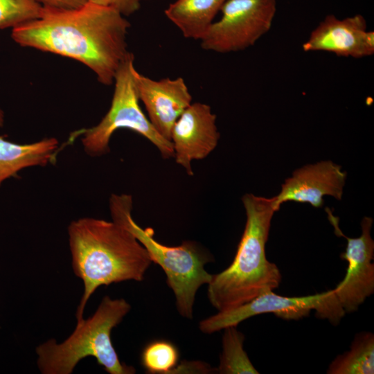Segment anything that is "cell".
<instances>
[{"label": "cell", "instance_id": "ba28073f", "mask_svg": "<svg viewBox=\"0 0 374 374\" xmlns=\"http://www.w3.org/2000/svg\"><path fill=\"white\" fill-rule=\"evenodd\" d=\"M214 21L201 38L206 51L229 53L243 51L271 28L276 12V0H226Z\"/></svg>", "mask_w": 374, "mask_h": 374}, {"label": "cell", "instance_id": "ac0fdd59", "mask_svg": "<svg viewBox=\"0 0 374 374\" xmlns=\"http://www.w3.org/2000/svg\"><path fill=\"white\" fill-rule=\"evenodd\" d=\"M177 346L170 341L159 339L147 344L141 353V362L145 371L152 374H171L179 362Z\"/></svg>", "mask_w": 374, "mask_h": 374}, {"label": "cell", "instance_id": "cb8c5ba5", "mask_svg": "<svg viewBox=\"0 0 374 374\" xmlns=\"http://www.w3.org/2000/svg\"><path fill=\"white\" fill-rule=\"evenodd\" d=\"M141 1H142V0H141Z\"/></svg>", "mask_w": 374, "mask_h": 374}, {"label": "cell", "instance_id": "9a60e30c", "mask_svg": "<svg viewBox=\"0 0 374 374\" xmlns=\"http://www.w3.org/2000/svg\"><path fill=\"white\" fill-rule=\"evenodd\" d=\"M226 1L176 0L164 12L184 37L200 40Z\"/></svg>", "mask_w": 374, "mask_h": 374}, {"label": "cell", "instance_id": "d6986e66", "mask_svg": "<svg viewBox=\"0 0 374 374\" xmlns=\"http://www.w3.org/2000/svg\"><path fill=\"white\" fill-rule=\"evenodd\" d=\"M42 8L37 0H0V29L14 28L36 19Z\"/></svg>", "mask_w": 374, "mask_h": 374}, {"label": "cell", "instance_id": "603a6c76", "mask_svg": "<svg viewBox=\"0 0 374 374\" xmlns=\"http://www.w3.org/2000/svg\"><path fill=\"white\" fill-rule=\"evenodd\" d=\"M4 123V114L2 109L0 108V127H2Z\"/></svg>", "mask_w": 374, "mask_h": 374}, {"label": "cell", "instance_id": "44dd1931", "mask_svg": "<svg viewBox=\"0 0 374 374\" xmlns=\"http://www.w3.org/2000/svg\"><path fill=\"white\" fill-rule=\"evenodd\" d=\"M213 368L208 364L201 361H183L172 371V373H214ZM171 373V374H172Z\"/></svg>", "mask_w": 374, "mask_h": 374}, {"label": "cell", "instance_id": "7402d4cb", "mask_svg": "<svg viewBox=\"0 0 374 374\" xmlns=\"http://www.w3.org/2000/svg\"><path fill=\"white\" fill-rule=\"evenodd\" d=\"M45 7L71 9L77 8L87 2V0H37Z\"/></svg>", "mask_w": 374, "mask_h": 374}, {"label": "cell", "instance_id": "4fadbf2b", "mask_svg": "<svg viewBox=\"0 0 374 374\" xmlns=\"http://www.w3.org/2000/svg\"><path fill=\"white\" fill-rule=\"evenodd\" d=\"M346 172L330 160L304 166L285 179L279 193L274 197V208L278 211L286 202L308 203L315 208L323 205V197L340 200L344 193Z\"/></svg>", "mask_w": 374, "mask_h": 374}, {"label": "cell", "instance_id": "8fae6325", "mask_svg": "<svg viewBox=\"0 0 374 374\" xmlns=\"http://www.w3.org/2000/svg\"><path fill=\"white\" fill-rule=\"evenodd\" d=\"M305 52L326 51L337 56L359 59L374 53V32L367 30L361 14L343 19L326 15L303 44Z\"/></svg>", "mask_w": 374, "mask_h": 374}, {"label": "cell", "instance_id": "52a82bcc", "mask_svg": "<svg viewBox=\"0 0 374 374\" xmlns=\"http://www.w3.org/2000/svg\"><path fill=\"white\" fill-rule=\"evenodd\" d=\"M312 310L334 325L338 324L345 314L333 289L303 296H283L271 290L242 305L217 312L202 320L199 328L204 334H212L229 326H237L244 320L262 314L273 313L285 320H299L308 316Z\"/></svg>", "mask_w": 374, "mask_h": 374}, {"label": "cell", "instance_id": "2e32d148", "mask_svg": "<svg viewBox=\"0 0 374 374\" xmlns=\"http://www.w3.org/2000/svg\"><path fill=\"white\" fill-rule=\"evenodd\" d=\"M328 374H373L374 373V335L371 332L357 333L350 350L335 358Z\"/></svg>", "mask_w": 374, "mask_h": 374}, {"label": "cell", "instance_id": "7a4b0ae2", "mask_svg": "<svg viewBox=\"0 0 374 374\" xmlns=\"http://www.w3.org/2000/svg\"><path fill=\"white\" fill-rule=\"evenodd\" d=\"M68 235L73 270L84 284L77 321L84 319V308L96 289L127 280L142 281L152 263L133 234L113 220L82 217L70 223Z\"/></svg>", "mask_w": 374, "mask_h": 374}, {"label": "cell", "instance_id": "277c9868", "mask_svg": "<svg viewBox=\"0 0 374 374\" xmlns=\"http://www.w3.org/2000/svg\"><path fill=\"white\" fill-rule=\"evenodd\" d=\"M130 309L123 299L104 296L94 314L77 321L74 331L63 342L50 339L36 348L40 372L71 374L80 360L90 356L109 374L135 373L133 366L121 362L111 340L112 330Z\"/></svg>", "mask_w": 374, "mask_h": 374}, {"label": "cell", "instance_id": "5b68a950", "mask_svg": "<svg viewBox=\"0 0 374 374\" xmlns=\"http://www.w3.org/2000/svg\"><path fill=\"white\" fill-rule=\"evenodd\" d=\"M109 206L112 220L132 233L145 248L152 262L163 270L179 314L193 319L197 292L212 278L213 275L205 269L206 264L212 260L211 255L193 241H184L178 246H167L158 242L152 228L143 229L134 220L130 195L112 194Z\"/></svg>", "mask_w": 374, "mask_h": 374}, {"label": "cell", "instance_id": "30bf717a", "mask_svg": "<svg viewBox=\"0 0 374 374\" xmlns=\"http://www.w3.org/2000/svg\"><path fill=\"white\" fill-rule=\"evenodd\" d=\"M217 117L210 105L192 103L173 125L170 140L175 162L189 176H193V161L207 157L217 147L220 137Z\"/></svg>", "mask_w": 374, "mask_h": 374}, {"label": "cell", "instance_id": "8992f818", "mask_svg": "<svg viewBox=\"0 0 374 374\" xmlns=\"http://www.w3.org/2000/svg\"><path fill=\"white\" fill-rule=\"evenodd\" d=\"M134 56L130 53L118 70L111 106L96 125L83 132L82 144L85 152L93 157L109 152L112 134L118 129L130 130L148 139L163 158L173 157L171 141L163 137L143 112L134 80Z\"/></svg>", "mask_w": 374, "mask_h": 374}, {"label": "cell", "instance_id": "5bb4252c", "mask_svg": "<svg viewBox=\"0 0 374 374\" xmlns=\"http://www.w3.org/2000/svg\"><path fill=\"white\" fill-rule=\"evenodd\" d=\"M57 148L58 141L53 137L32 143L19 144L0 136V186L24 168L46 165Z\"/></svg>", "mask_w": 374, "mask_h": 374}, {"label": "cell", "instance_id": "6da1fadb", "mask_svg": "<svg viewBox=\"0 0 374 374\" xmlns=\"http://www.w3.org/2000/svg\"><path fill=\"white\" fill-rule=\"evenodd\" d=\"M130 27L117 10L87 1L71 9L43 6L39 18L12 28L11 37L21 46L75 60L109 86L130 53Z\"/></svg>", "mask_w": 374, "mask_h": 374}, {"label": "cell", "instance_id": "3957f363", "mask_svg": "<svg viewBox=\"0 0 374 374\" xmlns=\"http://www.w3.org/2000/svg\"><path fill=\"white\" fill-rule=\"evenodd\" d=\"M274 197L247 193L242 197L246 224L235 257L222 271L212 276L207 296L222 312L242 305L258 295L278 288L282 275L266 257L265 246L276 211Z\"/></svg>", "mask_w": 374, "mask_h": 374}, {"label": "cell", "instance_id": "e0dca14e", "mask_svg": "<svg viewBox=\"0 0 374 374\" xmlns=\"http://www.w3.org/2000/svg\"><path fill=\"white\" fill-rule=\"evenodd\" d=\"M244 335L237 326L224 329L222 351L215 373L258 374L259 372L251 363L244 349Z\"/></svg>", "mask_w": 374, "mask_h": 374}, {"label": "cell", "instance_id": "ffe728a7", "mask_svg": "<svg viewBox=\"0 0 374 374\" xmlns=\"http://www.w3.org/2000/svg\"><path fill=\"white\" fill-rule=\"evenodd\" d=\"M87 1L113 8L125 17L134 14L139 9L141 0H87Z\"/></svg>", "mask_w": 374, "mask_h": 374}, {"label": "cell", "instance_id": "9c48e42d", "mask_svg": "<svg viewBox=\"0 0 374 374\" xmlns=\"http://www.w3.org/2000/svg\"><path fill=\"white\" fill-rule=\"evenodd\" d=\"M328 219L337 236L346 238V250L341 258L348 262L344 279L333 289L335 297L346 313L356 312L374 293V240L371 237L373 220L365 216L361 221L362 233L357 238L345 235L339 226V218L329 208Z\"/></svg>", "mask_w": 374, "mask_h": 374}, {"label": "cell", "instance_id": "7c38bea8", "mask_svg": "<svg viewBox=\"0 0 374 374\" xmlns=\"http://www.w3.org/2000/svg\"><path fill=\"white\" fill-rule=\"evenodd\" d=\"M134 80L139 100L156 130L170 140L172 127L192 103V95L181 77L154 80L140 73L135 68Z\"/></svg>", "mask_w": 374, "mask_h": 374}]
</instances>
